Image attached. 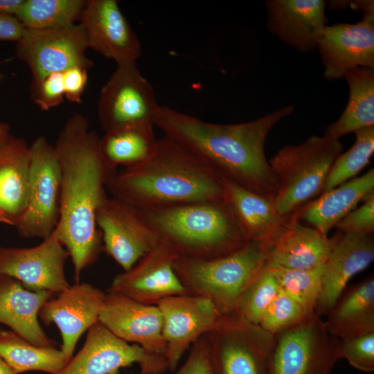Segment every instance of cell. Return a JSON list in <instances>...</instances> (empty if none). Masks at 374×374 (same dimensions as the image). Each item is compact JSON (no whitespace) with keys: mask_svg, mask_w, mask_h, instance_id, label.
Returning <instances> with one entry per match:
<instances>
[{"mask_svg":"<svg viewBox=\"0 0 374 374\" xmlns=\"http://www.w3.org/2000/svg\"><path fill=\"white\" fill-rule=\"evenodd\" d=\"M100 137L80 114L71 116L53 145L61 174V205L55 229L73 266L75 283L103 251L96 215L117 172L103 157Z\"/></svg>","mask_w":374,"mask_h":374,"instance_id":"1","label":"cell"},{"mask_svg":"<svg viewBox=\"0 0 374 374\" xmlns=\"http://www.w3.org/2000/svg\"><path fill=\"white\" fill-rule=\"evenodd\" d=\"M293 112L294 107L287 105L249 122L217 124L161 106L154 125L222 177L274 199L278 184L266 159L265 143L271 128Z\"/></svg>","mask_w":374,"mask_h":374,"instance_id":"2","label":"cell"},{"mask_svg":"<svg viewBox=\"0 0 374 374\" xmlns=\"http://www.w3.org/2000/svg\"><path fill=\"white\" fill-rule=\"evenodd\" d=\"M111 197L139 210L223 198V178L183 146L163 136L143 162L116 172Z\"/></svg>","mask_w":374,"mask_h":374,"instance_id":"3","label":"cell"},{"mask_svg":"<svg viewBox=\"0 0 374 374\" xmlns=\"http://www.w3.org/2000/svg\"><path fill=\"white\" fill-rule=\"evenodd\" d=\"M139 211L158 237L181 256L217 258L235 252L249 242L223 198Z\"/></svg>","mask_w":374,"mask_h":374,"instance_id":"4","label":"cell"},{"mask_svg":"<svg viewBox=\"0 0 374 374\" xmlns=\"http://www.w3.org/2000/svg\"><path fill=\"white\" fill-rule=\"evenodd\" d=\"M267 244L249 241L229 255L209 260L179 256L175 271L188 294L211 300L222 315L235 312L238 301L267 265Z\"/></svg>","mask_w":374,"mask_h":374,"instance_id":"5","label":"cell"},{"mask_svg":"<svg viewBox=\"0 0 374 374\" xmlns=\"http://www.w3.org/2000/svg\"><path fill=\"white\" fill-rule=\"evenodd\" d=\"M342 150L339 139L314 135L299 145L282 148L268 161L278 184L274 203L281 216L292 215L323 193Z\"/></svg>","mask_w":374,"mask_h":374,"instance_id":"6","label":"cell"},{"mask_svg":"<svg viewBox=\"0 0 374 374\" xmlns=\"http://www.w3.org/2000/svg\"><path fill=\"white\" fill-rule=\"evenodd\" d=\"M337 343L315 312L274 335L267 374H330L339 360Z\"/></svg>","mask_w":374,"mask_h":374,"instance_id":"7","label":"cell"},{"mask_svg":"<svg viewBox=\"0 0 374 374\" xmlns=\"http://www.w3.org/2000/svg\"><path fill=\"white\" fill-rule=\"evenodd\" d=\"M30 163L26 210L15 226L23 238H48L59 222L61 174L53 145L40 136L30 146Z\"/></svg>","mask_w":374,"mask_h":374,"instance_id":"8","label":"cell"},{"mask_svg":"<svg viewBox=\"0 0 374 374\" xmlns=\"http://www.w3.org/2000/svg\"><path fill=\"white\" fill-rule=\"evenodd\" d=\"M205 335L217 374H267L274 335L259 326L232 313Z\"/></svg>","mask_w":374,"mask_h":374,"instance_id":"9","label":"cell"},{"mask_svg":"<svg viewBox=\"0 0 374 374\" xmlns=\"http://www.w3.org/2000/svg\"><path fill=\"white\" fill-rule=\"evenodd\" d=\"M161 106L136 62L116 64L101 89L98 115L105 132L143 124L154 125Z\"/></svg>","mask_w":374,"mask_h":374,"instance_id":"10","label":"cell"},{"mask_svg":"<svg viewBox=\"0 0 374 374\" xmlns=\"http://www.w3.org/2000/svg\"><path fill=\"white\" fill-rule=\"evenodd\" d=\"M88 48L83 27L75 24L61 28H26L16 42L15 53L29 67L31 84H35L51 73L73 66L91 69L93 62L86 56Z\"/></svg>","mask_w":374,"mask_h":374,"instance_id":"11","label":"cell"},{"mask_svg":"<svg viewBox=\"0 0 374 374\" xmlns=\"http://www.w3.org/2000/svg\"><path fill=\"white\" fill-rule=\"evenodd\" d=\"M136 364L139 374H162L168 369L166 357L146 351L112 334L99 321L90 328L78 353L58 374H120Z\"/></svg>","mask_w":374,"mask_h":374,"instance_id":"12","label":"cell"},{"mask_svg":"<svg viewBox=\"0 0 374 374\" xmlns=\"http://www.w3.org/2000/svg\"><path fill=\"white\" fill-rule=\"evenodd\" d=\"M96 222L103 251L123 271L132 268L161 241L137 208L112 197H107L100 206Z\"/></svg>","mask_w":374,"mask_h":374,"instance_id":"13","label":"cell"},{"mask_svg":"<svg viewBox=\"0 0 374 374\" xmlns=\"http://www.w3.org/2000/svg\"><path fill=\"white\" fill-rule=\"evenodd\" d=\"M69 253L56 231L33 247H0V275L31 291L57 294L70 286L65 274Z\"/></svg>","mask_w":374,"mask_h":374,"instance_id":"14","label":"cell"},{"mask_svg":"<svg viewBox=\"0 0 374 374\" xmlns=\"http://www.w3.org/2000/svg\"><path fill=\"white\" fill-rule=\"evenodd\" d=\"M157 306L163 317L165 357L174 371L192 344L214 329L223 315L208 299L188 294L166 298Z\"/></svg>","mask_w":374,"mask_h":374,"instance_id":"15","label":"cell"},{"mask_svg":"<svg viewBox=\"0 0 374 374\" xmlns=\"http://www.w3.org/2000/svg\"><path fill=\"white\" fill-rule=\"evenodd\" d=\"M179 256L170 244L161 240L132 268L117 274L107 292L154 305L166 298L188 294L174 269Z\"/></svg>","mask_w":374,"mask_h":374,"instance_id":"16","label":"cell"},{"mask_svg":"<svg viewBox=\"0 0 374 374\" xmlns=\"http://www.w3.org/2000/svg\"><path fill=\"white\" fill-rule=\"evenodd\" d=\"M106 293L87 283H77L47 300L39 318L49 326L54 323L62 337L61 350L70 360L81 336L99 321Z\"/></svg>","mask_w":374,"mask_h":374,"instance_id":"17","label":"cell"},{"mask_svg":"<svg viewBox=\"0 0 374 374\" xmlns=\"http://www.w3.org/2000/svg\"><path fill=\"white\" fill-rule=\"evenodd\" d=\"M98 320L121 339L165 357L163 317L157 305L143 304L120 294L107 292Z\"/></svg>","mask_w":374,"mask_h":374,"instance_id":"18","label":"cell"},{"mask_svg":"<svg viewBox=\"0 0 374 374\" xmlns=\"http://www.w3.org/2000/svg\"><path fill=\"white\" fill-rule=\"evenodd\" d=\"M80 19L89 48L116 64L140 57L141 43L116 0L87 1Z\"/></svg>","mask_w":374,"mask_h":374,"instance_id":"19","label":"cell"},{"mask_svg":"<svg viewBox=\"0 0 374 374\" xmlns=\"http://www.w3.org/2000/svg\"><path fill=\"white\" fill-rule=\"evenodd\" d=\"M317 48L327 79L341 78L357 67L374 69V19L326 25L318 35Z\"/></svg>","mask_w":374,"mask_h":374,"instance_id":"20","label":"cell"},{"mask_svg":"<svg viewBox=\"0 0 374 374\" xmlns=\"http://www.w3.org/2000/svg\"><path fill=\"white\" fill-rule=\"evenodd\" d=\"M373 259L371 235L339 232L332 237L315 311L328 314L338 303L349 280L366 269Z\"/></svg>","mask_w":374,"mask_h":374,"instance_id":"21","label":"cell"},{"mask_svg":"<svg viewBox=\"0 0 374 374\" xmlns=\"http://www.w3.org/2000/svg\"><path fill=\"white\" fill-rule=\"evenodd\" d=\"M331 246L332 238L302 224L295 212L267 243V265L296 269L314 268L326 262Z\"/></svg>","mask_w":374,"mask_h":374,"instance_id":"22","label":"cell"},{"mask_svg":"<svg viewBox=\"0 0 374 374\" xmlns=\"http://www.w3.org/2000/svg\"><path fill=\"white\" fill-rule=\"evenodd\" d=\"M266 7L271 33L302 53L317 48L318 35L327 25L324 1L269 0Z\"/></svg>","mask_w":374,"mask_h":374,"instance_id":"23","label":"cell"},{"mask_svg":"<svg viewBox=\"0 0 374 374\" xmlns=\"http://www.w3.org/2000/svg\"><path fill=\"white\" fill-rule=\"evenodd\" d=\"M30 148L10 132L0 137V223L15 226L28 204Z\"/></svg>","mask_w":374,"mask_h":374,"instance_id":"24","label":"cell"},{"mask_svg":"<svg viewBox=\"0 0 374 374\" xmlns=\"http://www.w3.org/2000/svg\"><path fill=\"white\" fill-rule=\"evenodd\" d=\"M53 296L44 290H27L17 280L0 275V323L35 346L55 347L56 342L38 319L42 305Z\"/></svg>","mask_w":374,"mask_h":374,"instance_id":"25","label":"cell"},{"mask_svg":"<svg viewBox=\"0 0 374 374\" xmlns=\"http://www.w3.org/2000/svg\"><path fill=\"white\" fill-rule=\"evenodd\" d=\"M374 193V170L321 193L297 211L299 218L327 235L357 204Z\"/></svg>","mask_w":374,"mask_h":374,"instance_id":"26","label":"cell"},{"mask_svg":"<svg viewBox=\"0 0 374 374\" xmlns=\"http://www.w3.org/2000/svg\"><path fill=\"white\" fill-rule=\"evenodd\" d=\"M223 178V199L231 208L249 241L267 244L287 217L276 211L274 199Z\"/></svg>","mask_w":374,"mask_h":374,"instance_id":"27","label":"cell"},{"mask_svg":"<svg viewBox=\"0 0 374 374\" xmlns=\"http://www.w3.org/2000/svg\"><path fill=\"white\" fill-rule=\"evenodd\" d=\"M344 77L349 89L347 105L324 134L336 139L374 126V69L357 67L347 71Z\"/></svg>","mask_w":374,"mask_h":374,"instance_id":"28","label":"cell"},{"mask_svg":"<svg viewBox=\"0 0 374 374\" xmlns=\"http://www.w3.org/2000/svg\"><path fill=\"white\" fill-rule=\"evenodd\" d=\"M328 332L344 339L374 331V279L370 277L353 288L328 313Z\"/></svg>","mask_w":374,"mask_h":374,"instance_id":"29","label":"cell"},{"mask_svg":"<svg viewBox=\"0 0 374 374\" xmlns=\"http://www.w3.org/2000/svg\"><path fill=\"white\" fill-rule=\"evenodd\" d=\"M153 125L125 127L105 132L99 146L105 161L114 168L133 167L145 161L154 151L157 140Z\"/></svg>","mask_w":374,"mask_h":374,"instance_id":"30","label":"cell"},{"mask_svg":"<svg viewBox=\"0 0 374 374\" xmlns=\"http://www.w3.org/2000/svg\"><path fill=\"white\" fill-rule=\"evenodd\" d=\"M0 357L15 374L28 371L58 374L69 361L61 350L35 346L10 330H0Z\"/></svg>","mask_w":374,"mask_h":374,"instance_id":"31","label":"cell"},{"mask_svg":"<svg viewBox=\"0 0 374 374\" xmlns=\"http://www.w3.org/2000/svg\"><path fill=\"white\" fill-rule=\"evenodd\" d=\"M87 1L24 0L15 17L26 28L53 29L75 24Z\"/></svg>","mask_w":374,"mask_h":374,"instance_id":"32","label":"cell"},{"mask_svg":"<svg viewBox=\"0 0 374 374\" xmlns=\"http://www.w3.org/2000/svg\"><path fill=\"white\" fill-rule=\"evenodd\" d=\"M355 134L354 144L335 161L323 193L353 179L368 163L374 152V126L360 130Z\"/></svg>","mask_w":374,"mask_h":374,"instance_id":"33","label":"cell"},{"mask_svg":"<svg viewBox=\"0 0 374 374\" xmlns=\"http://www.w3.org/2000/svg\"><path fill=\"white\" fill-rule=\"evenodd\" d=\"M280 289L274 272L266 265L242 293L233 313L244 321L258 326Z\"/></svg>","mask_w":374,"mask_h":374,"instance_id":"34","label":"cell"},{"mask_svg":"<svg viewBox=\"0 0 374 374\" xmlns=\"http://www.w3.org/2000/svg\"><path fill=\"white\" fill-rule=\"evenodd\" d=\"M324 266L325 263L307 269L269 267L280 288L299 302L309 313L313 314L321 291Z\"/></svg>","mask_w":374,"mask_h":374,"instance_id":"35","label":"cell"},{"mask_svg":"<svg viewBox=\"0 0 374 374\" xmlns=\"http://www.w3.org/2000/svg\"><path fill=\"white\" fill-rule=\"evenodd\" d=\"M313 314L309 313L299 302L280 289L258 326L265 332L275 335Z\"/></svg>","mask_w":374,"mask_h":374,"instance_id":"36","label":"cell"},{"mask_svg":"<svg viewBox=\"0 0 374 374\" xmlns=\"http://www.w3.org/2000/svg\"><path fill=\"white\" fill-rule=\"evenodd\" d=\"M339 359L364 372L374 371V331L340 339L337 343Z\"/></svg>","mask_w":374,"mask_h":374,"instance_id":"37","label":"cell"},{"mask_svg":"<svg viewBox=\"0 0 374 374\" xmlns=\"http://www.w3.org/2000/svg\"><path fill=\"white\" fill-rule=\"evenodd\" d=\"M335 226L339 232L371 235L374 231V193L370 195Z\"/></svg>","mask_w":374,"mask_h":374,"instance_id":"38","label":"cell"},{"mask_svg":"<svg viewBox=\"0 0 374 374\" xmlns=\"http://www.w3.org/2000/svg\"><path fill=\"white\" fill-rule=\"evenodd\" d=\"M30 96L43 111L60 105L64 98L62 72L51 73L39 83L30 84Z\"/></svg>","mask_w":374,"mask_h":374,"instance_id":"39","label":"cell"},{"mask_svg":"<svg viewBox=\"0 0 374 374\" xmlns=\"http://www.w3.org/2000/svg\"><path fill=\"white\" fill-rule=\"evenodd\" d=\"M175 374H217L205 335L192 344L187 359Z\"/></svg>","mask_w":374,"mask_h":374,"instance_id":"40","label":"cell"},{"mask_svg":"<svg viewBox=\"0 0 374 374\" xmlns=\"http://www.w3.org/2000/svg\"><path fill=\"white\" fill-rule=\"evenodd\" d=\"M87 70L82 66H73L62 72L64 97L68 100L75 103L82 102L88 79Z\"/></svg>","mask_w":374,"mask_h":374,"instance_id":"41","label":"cell"},{"mask_svg":"<svg viewBox=\"0 0 374 374\" xmlns=\"http://www.w3.org/2000/svg\"><path fill=\"white\" fill-rule=\"evenodd\" d=\"M26 30V28L15 16L0 14V42H17Z\"/></svg>","mask_w":374,"mask_h":374,"instance_id":"42","label":"cell"},{"mask_svg":"<svg viewBox=\"0 0 374 374\" xmlns=\"http://www.w3.org/2000/svg\"><path fill=\"white\" fill-rule=\"evenodd\" d=\"M24 0H0V14L15 16Z\"/></svg>","mask_w":374,"mask_h":374,"instance_id":"43","label":"cell"},{"mask_svg":"<svg viewBox=\"0 0 374 374\" xmlns=\"http://www.w3.org/2000/svg\"><path fill=\"white\" fill-rule=\"evenodd\" d=\"M0 374H15L12 369L1 357Z\"/></svg>","mask_w":374,"mask_h":374,"instance_id":"44","label":"cell"},{"mask_svg":"<svg viewBox=\"0 0 374 374\" xmlns=\"http://www.w3.org/2000/svg\"><path fill=\"white\" fill-rule=\"evenodd\" d=\"M10 132L8 124L0 121V137Z\"/></svg>","mask_w":374,"mask_h":374,"instance_id":"45","label":"cell"}]
</instances>
